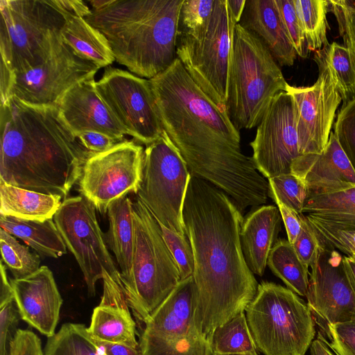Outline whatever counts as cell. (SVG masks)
Here are the masks:
<instances>
[{
	"instance_id": "cell-1",
	"label": "cell",
	"mask_w": 355,
	"mask_h": 355,
	"mask_svg": "<svg viewBox=\"0 0 355 355\" xmlns=\"http://www.w3.org/2000/svg\"><path fill=\"white\" fill-rule=\"evenodd\" d=\"M149 81L162 128L191 174L226 193L242 213L266 203L268 181L242 152L227 109L197 85L178 58Z\"/></svg>"
},
{
	"instance_id": "cell-14",
	"label": "cell",
	"mask_w": 355,
	"mask_h": 355,
	"mask_svg": "<svg viewBox=\"0 0 355 355\" xmlns=\"http://www.w3.org/2000/svg\"><path fill=\"white\" fill-rule=\"evenodd\" d=\"M94 87L127 135L146 146L161 136L164 129L148 79L109 67Z\"/></svg>"
},
{
	"instance_id": "cell-36",
	"label": "cell",
	"mask_w": 355,
	"mask_h": 355,
	"mask_svg": "<svg viewBox=\"0 0 355 355\" xmlns=\"http://www.w3.org/2000/svg\"><path fill=\"white\" fill-rule=\"evenodd\" d=\"M320 244L355 258V225L331 221L312 214H304Z\"/></svg>"
},
{
	"instance_id": "cell-34",
	"label": "cell",
	"mask_w": 355,
	"mask_h": 355,
	"mask_svg": "<svg viewBox=\"0 0 355 355\" xmlns=\"http://www.w3.org/2000/svg\"><path fill=\"white\" fill-rule=\"evenodd\" d=\"M44 355H104L83 324L67 322L48 338Z\"/></svg>"
},
{
	"instance_id": "cell-47",
	"label": "cell",
	"mask_w": 355,
	"mask_h": 355,
	"mask_svg": "<svg viewBox=\"0 0 355 355\" xmlns=\"http://www.w3.org/2000/svg\"><path fill=\"white\" fill-rule=\"evenodd\" d=\"M8 355H44L40 338L28 329H17L11 338Z\"/></svg>"
},
{
	"instance_id": "cell-37",
	"label": "cell",
	"mask_w": 355,
	"mask_h": 355,
	"mask_svg": "<svg viewBox=\"0 0 355 355\" xmlns=\"http://www.w3.org/2000/svg\"><path fill=\"white\" fill-rule=\"evenodd\" d=\"M0 245L2 261L15 279L28 277L41 267L40 256L37 252H31L28 247L19 243L14 236L2 228Z\"/></svg>"
},
{
	"instance_id": "cell-19",
	"label": "cell",
	"mask_w": 355,
	"mask_h": 355,
	"mask_svg": "<svg viewBox=\"0 0 355 355\" xmlns=\"http://www.w3.org/2000/svg\"><path fill=\"white\" fill-rule=\"evenodd\" d=\"M94 77L69 89L56 106L76 137L85 132H98L121 141L127 135L95 90Z\"/></svg>"
},
{
	"instance_id": "cell-21",
	"label": "cell",
	"mask_w": 355,
	"mask_h": 355,
	"mask_svg": "<svg viewBox=\"0 0 355 355\" xmlns=\"http://www.w3.org/2000/svg\"><path fill=\"white\" fill-rule=\"evenodd\" d=\"M238 24L261 41L278 64L291 67L294 64L297 54L275 0H247Z\"/></svg>"
},
{
	"instance_id": "cell-26",
	"label": "cell",
	"mask_w": 355,
	"mask_h": 355,
	"mask_svg": "<svg viewBox=\"0 0 355 355\" xmlns=\"http://www.w3.org/2000/svg\"><path fill=\"white\" fill-rule=\"evenodd\" d=\"M62 198L0 182V214L21 219L44 221L52 219Z\"/></svg>"
},
{
	"instance_id": "cell-25",
	"label": "cell",
	"mask_w": 355,
	"mask_h": 355,
	"mask_svg": "<svg viewBox=\"0 0 355 355\" xmlns=\"http://www.w3.org/2000/svg\"><path fill=\"white\" fill-rule=\"evenodd\" d=\"M0 226L21 239L41 257L58 258L67 254V247L53 218L40 221L0 214Z\"/></svg>"
},
{
	"instance_id": "cell-31",
	"label": "cell",
	"mask_w": 355,
	"mask_h": 355,
	"mask_svg": "<svg viewBox=\"0 0 355 355\" xmlns=\"http://www.w3.org/2000/svg\"><path fill=\"white\" fill-rule=\"evenodd\" d=\"M208 338L212 354L258 355L244 312L216 327Z\"/></svg>"
},
{
	"instance_id": "cell-6",
	"label": "cell",
	"mask_w": 355,
	"mask_h": 355,
	"mask_svg": "<svg viewBox=\"0 0 355 355\" xmlns=\"http://www.w3.org/2000/svg\"><path fill=\"white\" fill-rule=\"evenodd\" d=\"M1 64L12 73L44 62L62 41L71 15L58 0H0Z\"/></svg>"
},
{
	"instance_id": "cell-48",
	"label": "cell",
	"mask_w": 355,
	"mask_h": 355,
	"mask_svg": "<svg viewBox=\"0 0 355 355\" xmlns=\"http://www.w3.org/2000/svg\"><path fill=\"white\" fill-rule=\"evenodd\" d=\"M83 146L92 153L106 151L120 141L98 132H85L78 137Z\"/></svg>"
},
{
	"instance_id": "cell-4",
	"label": "cell",
	"mask_w": 355,
	"mask_h": 355,
	"mask_svg": "<svg viewBox=\"0 0 355 355\" xmlns=\"http://www.w3.org/2000/svg\"><path fill=\"white\" fill-rule=\"evenodd\" d=\"M184 0H110L85 20L106 38L115 60L151 79L177 58Z\"/></svg>"
},
{
	"instance_id": "cell-39",
	"label": "cell",
	"mask_w": 355,
	"mask_h": 355,
	"mask_svg": "<svg viewBox=\"0 0 355 355\" xmlns=\"http://www.w3.org/2000/svg\"><path fill=\"white\" fill-rule=\"evenodd\" d=\"M162 236L178 265L181 280L193 275L194 271V257L193 249L187 236L160 225Z\"/></svg>"
},
{
	"instance_id": "cell-38",
	"label": "cell",
	"mask_w": 355,
	"mask_h": 355,
	"mask_svg": "<svg viewBox=\"0 0 355 355\" xmlns=\"http://www.w3.org/2000/svg\"><path fill=\"white\" fill-rule=\"evenodd\" d=\"M268 181V196L295 211L303 214L310 191L306 184L293 173L271 177Z\"/></svg>"
},
{
	"instance_id": "cell-32",
	"label": "cell",
	"mask_w": 355,
	"mask_h": 355,
	"mask_svg": "<svg viewBox=\"0 0 355 355\" xmlns=\"http://www.w3.org/2000/svg\"><path fill=\"white\" fill-rule=\"evenodd\" d=\"M139 344L141 355H212L209 338L198 331L166 339L143 330Z\"/></svg>"
},
{
	"instance_id": "cell-9",
	"label": "cell",
	"mask_w": 355,
	"mask_h": 355,
	"mask_svg": "<svg viewBox=\"0 0 355 355\" xmlns=\"http://www.w3.org/2000/svg\"><path fill=\"white\" fill-rule=\"evenodd\" d=\"M245 311L264 355H305L314 340L315 320L307 303L279 284L261 282Z\"/></svg>"
},
{
	"instance_id": "cell-15",
	"label": "cell",
	"mask_w": 355,
	"mask_h": 355,
	"mask_svg": "<svg viewBox=\"0 0 355 355\" xmlns=\"http://www.w3.org/2000/svg\"><path fill=\"white\" fill-rule=\"evenodd\" d=\"M250 145L252 161L263 176L268 179L291 173L293 162L301 155L291 94L282 92L272 98Z\"/></svg>"
},
{
	"instance_id": "cell-13",
	"label": "cell",
	"mask_w": 355,
	"mask_h": 355,
	"mask_svg": "<svg viewBox=\"0 0 355 355\" xmlns=\"http://www.w3.org/2000/svg\"><path fill=\"white\" fill-rule=\"evenodd\" d=\"M144 148L133 140H123L110 149L92 154L78 180L80 194L101 214L116 200L139 188Z\"/></svg>"
},
{
	"instance_id": "cell-51",
	"label": "cell",
	"mask_w": 355,
	"mask_h": 355,
	"mask_svg": "<svg viewBox=\"0 0 355 355\" xmlns=\"http://www.w3.org/2000/svg\"><path fill=\"white\" fill-rule=\"evenodd\" d=\"M58 2L66 12L73 16L85 18L91 12V9L83 1L58 0Z\"/></svg>"
},
{
	"instance_id": "cell-55",
	"label": "cell",
	"mask_w": 355,
	"mask_h": 355,
	"mask_svg": "<svg viewBox=\"0 0 355 355\" xmlns=\"http://www.w3.org/2000/svg\"><path fill=\"white\" fill-rule=\"evenodd\" d=\"M110 0H90L89 3L92 7V10H99L110 3Z\"/></svg>"
},
{
	"instance_id": "cell-40",
	"label": "cell",
	"mask_w": 355,
	"mask_h": 355,
	"mask_svg": "<svg viewBox=\"0 0 355 355\" xmlns=\"http://www.w3.org/2000/svg\"><path fill=\"white\" fill-rule=\"evenodd\" d=\"M334 134L355 171V98L342 106Z\"/></svg>"
},
{
	"instance_id": "cell-27",
	"label": "cell",
	"mask_w": 355,
	"mask_h": 355,
	"mask_svg": "<svg viewBox=\"0 0 355 355\" xmlns=\"http://www.w3.org/2000/svg\"><path fill=\"white\" fill-rule=\"evenodd\" d=\"M60 35L62 41L80 56L99 68L107 67L115 60L105 36L84 17L70 15Z\"/></svg>"
},
{
	"instance_id": "cell-20",
	"label": "cell",
	"mask_w": 355,
	"mask_h": 355,
	"mask_svg": "<svg viewBox=\"0 0 355 355\" xmlns=\"http://www.w3.org/2000/svg\"><path fill=\"white\" fill-rule=\"evenodd\" d=\"M291 170L306 184L310 196L355 187V171L334 132L330 133L328 144L321 153L299 156L293 162Z\"/></svg>"
},
{
	"instance_id": "cell-53",
	"label": "cell",
	"mask_w": 355,
	"mask_h": 355,
	"mask_svg": "<svg viewBox=\"0 0 355 355\" xmlns=\"http://www.w3.org/2000/svg\"><path fill=\"white\" fill-rule=\"evenodd\" d=\"M234 19L238 24L243 14L246 0H227Z\"/></svg>"
},
{
	"instance_id": "cell-5",
	"label": "cell",
	"mask_w": 355,
	"mask_h": 355,
	"mask_svg": "<svg viewBox=\"0 0 355 355\" xmlns=\"http://www.w3.org/2000/svg\"><path fill=\"white\" fill-rule=\"evenodd\" d=\"M288 83L269 50L253 33L236 24L230 59L226 109L237 128L258 125L272 98Z\"/></svg>"
},
{
	"instance_id": "cell-30",
	"label": "cell",
	"mask_w": 355,
	"mask_h": 355,
	"mask_svg": "<svg viewBox=\"0 0 355 355\" xmlns=\"http://www.w3.org/2000/svg\"><path fill=\"white\" fill-rule=\"evenodd\" d=\"M267 265L288 288L300 296H306L309 282V268L288 240L277 241L270 252Z\"/></svg>"
},
{
	"instance_id": "cell-41",
	"label": "cell",
	"mask_w": 355,
	"mask_h": 355,
	"mask_svg": "<svg viewBox=\"0 0 355 355\" xmlns=\"http://www.w3.org/2000/svg\"><path fill=\"white\" fill-rule=\"evenodd\" d=\"M288 36L298 55L306 58L307 42L297 17L293 0H275Z\"/></svg>"
},
{
	"instance_id": "cell-35",
	"label": "cell",
	"mask_w": 355,
	"mask_h": 355,
	"mask_svg": "<svg viewBox=\"0 0 355 355\" xmlns=\"http://www.w3.org/2000/svg\"><path fill=\"white\" fill-rule=\"evenodd\" d=\"M293 3L309 50H320L328 44L326 17L329 10L328 1L293 0Z\"/></svg>"
},
{
	"instance_id": "cell-10",
	"label": "cell",
	"mask_w": 355,
	"mask_h": 355,
	"mask_svg": "<svg viewBox=\"0 0 355 355\" xmlns=\"http://www.w3.org/2000/svg\"><path fill=\"white\" fill-rule=\"evenodd\" d=\"M236 21L227 0H215L207 24L195 33L180 31L176 55L197 85L226 108L233 34Z\"/></svg>"
},
{
	"instance_id": "cell-50",
	"label": "cell",
	"mask_w": 355,
	"mask_h": 355,
	"mask_svg": "<svg viewBox=\"0 0 355 355\" xmlns=\"http://www.w3.org/2000/svg\"><path fill=\"white\" fill-rule=\"evenodd\" d=\"M92 338L104 355H141L139 348Z\"/></svg>"
},
{
	"instance_id": "cell-49",
	"label": "cell",
	"mask_w": 355,
	"mask_h": 355,
	"mask_svg": "<svg viewBox=\"0 0 355 355\" xmlns=\"http://www.w3.org/2000/svg\"><path fill=\"white\" fill-rule=\"evenodd\" d=\"M275 202L277 205L282 219L284 223L288 241L291 244H293L301 229L300 214L281 202L278 200H275Z\"/></svg>"
},
{
	"instance_id": "cell-8",
	"label": "cell",
	"mask_w": 355,
	"mask_h": 355,
	"mask_svg": "<svg viewBox=\"0 0 355 355\" xmlns=\"http://www.w3.org/2000/svg\"><path fill=\"white\" fill-rule=\"evenodd\" d=\"M135 247L131 274L123 283L127 303L144 324L181 281L159 223L139 199L133 202Z\"/></svg>"
},
{
	"instance_id": "cell-42",
	"label": "cell",
	"mask_w": 355,
	"mask_h": 355,
	"mask_svg": "<svg viewBox=\"0 0 355 355\" xmlns=\"http://www.w3.org/2000/svg\"><path fill=\"white\" fill-rule=\"evenodd\" d=\"M215 0H184L180 10L183 31L195 33L202 29L209 19Z\"/></svg>"
},
{
	"instance_id": "cell-3",
	"label": "cell",
	"mask_w": 355,
	"mask_h": 355,
	"mask_svg": "<svg viewBox=\"0 0 355 355\" xmlns=\"http://www.w3.org/2000/svg\"><path fill=\"white\" fill-rule=\"evenodd\" d=\"M0 182L67 198L93 153L64 121L57 106L15 97L1 103Z\"/></svg>"
},
{
	"instance_id": "cell-22",
	"label": "cell",
	"mask_w": 355,
	"mask_h": 355,
	"mask_svg": "<svg viewBox=\"0 0 355 355\" xmlns=\"http://www.w3.org/2000/svg\"><path fill=\"white\" fill-rule=\"evenodd\" d=\"M243 218L240 231L241 245L245 262L253 274L262 276L270 252L277 241L282 216L278 207H254Z\"/></svg>"
},
{
	"instance_id": "cell-52",
	"label": "cell",
	"mask_w": 355,
	"mask_h": 355,
	"mask_svg": "<svg viewBox=\"0 0 355 355\" xmlns=\"http://www.w3.org/2000/svg\"><path fill=\"white\" fill-rule=\"evenodd\" d=\"M328 345V343L319 334L311 344V355H334Z\"/></svg>"
},
{
	"instance_id": "cell-28",
	"label": "cell",
	"mask_w": 355,
	"mask_h": 355,
	"mask_svg": "<svg viewBox=\"0 0 355 355\" xmlns=\"http://www.w3.org/2000/svg\"><path fill=\"white\" fill-rule=\"evenodd\" d=\"M87 330L97 340L135 348L139 346L136 338V323L128 309L99 304L93 311Z\"/></svg>"
},
{
	"instance_id": "cell-2",
	"label": "cell",
	"mask_w": 355,
	"mask_h": 355,
	"mask_svg": "<svg viewBox=\"0 0 355 355\" xmlns=\"http://www.w3.org/2000/svg\"><path fill=\"white\" fill-rule=\"evenodd\" d=\"M182 217L194 257V326L209 338L245 311L259 284L241 248L242 212L226 193L191 174Z\"/></svg>"
},
{
	"instance_id": "cell-7",
	"label": "cell",
	"mask_w": 355,
	"mask_h": 355,
	"mask_svg": "<svg viewBox=\"0 0 355 355\" xmlns=\"http://www.w3.org/2000/svg\"><path fill=\"white\" fill-rule=\"evenodd\" d=\"M96 210L92 202L80 194L64 199L53 220L80 266L88 295H95L96 282L102 279L103 293L99 304L129 310L121 272L108 251Z\"/></svg>"
},
{
	"instance_id": "cell-16",
	"label": "cell",
	"mask_w": 355,
	"mask_h": 355,
	"mask_svg": "<svg viewBox=\"0 0 355 355\" xmlns=\"http://www.w3.org/2000/svg\"><path fill=\"white\" fill-rule=\"evenodd\" d=\"M311 269L305 297L315 322L326 332L330 324L355 320V288L343 256L320 245Z\"/></svg>"
},
{
	"instance_id": "cell-46",
	"label": "cell",
	"mask_w": 355,
	"mask_h": 355,
	"mask_svg": "<svg viewBox=\"0 0 355 355\" xmlns=\"http://www.w3.org/2000/svg\"><path fill=\"white\" fill-rule=\"evenodd\" d=\"M21 319L15 299L0 302V355H8L9 336Z\"/></svg>"
},
{
	"instance_id": "cell-24",
	"label": "cell",
	"mask_w": 355,
	"mask_h": 355,
	"mask_svg": "<svg viewBox=\"0 0 355 355\" xmlns=\"http://www.w3.org/2000/svg\"><path fill=\"white\" fill-rule=\"evenodd\" d=\"M109 227L105 233L109 249L120 268L122 283L130 276L135 247L133 202L126 196L114 201L107 211Z\"/></svg>"
},
{
	"instance_id": "cell-29",
	"label": "cell",
	"mask_w": 355,
	"mask_h": 355,
	"mask_svg": "<svg viewBox=\"0 0 355 355\" xmlns=\"http://www.w3.org/2000/svg\"><path fill=\"white\" fill-rule=\"evenodd\" d=\"M314 60L329 71L343 105L355 98V51L336 42L328 43L315 51Z\"/></svg>"
},
{
	"instance_id": "cell-11",
	"label": "cell",
	"mask_w": 355,
	"mask_h": 355,
	"mask_svg": "<svg viewBox=\"0 0 355 355\" xmlns=\"http://www.w3.org/2000/svg\"><path fill=\"white\" fill-rule=\"evenodd\" d=\"M191 173L166 132L146 146L137 198L159 224L187 236L182 210Z\"/></svg>"
},
{
	"instance_id": "cell-18",
	"label": "cell",
	"mask_w": 355,
	"mask_h": 355,
	"mask_svg": "<svg viewBox=\"0 0 355 355\" xmlns=\"http://www.w3.org/2000/svg\"><path fill=\"white\" fill-rule=\"evenodd\" d=\"M10 281L21 319L46 337L53 336L62 298L52 271L42 266L28 277Z\"/></svg>"
},
{
	"instance_id": "cell-44",
	"label": "cell",
	"mask_w": 355,
	"mask_h": 355,
	"mask_svg": "<svg viewBox=\"0 0 355 355\" xmlns=\"http://www.w3.org/2000/svg\"><path fill=\"white\" fill-rule=\"evenodd\" d=\"M300 217L301 229L292 245L300 259L309 268L316 260L320 245L306 216L300 214Z\"/></svg>"
},
{
	"instance_id": "cell-12",
	"label": "cell",
	"mask_w": 355,
	"mask_h": 355,
	"mask_svg": "<svg viewBox=\"0 0 355 355\" xmlns=\"http://www.w3.org/2000/svg\"><path fill=\"white\" fill-rule=\"evenodd\" d=\"M1 103L10 97L36 105H54L77 83L94 77L100 69L62 41L41 64L12 73L1 64Z\"/></svg>"
},
{
	"instance_id": "cell-54",
	"label": "cell",
	"mask_w": 355,
	"mask_h": 355,
	"mask_svg": "<svg viewBox=\"0 0 355 355\" xmlns=\"http://www.w3.org/2000/svg\"><path fill=\"white\" fill-rule=\"evenodd\" d=\"M343 261L349 279L355 288V258L343 256Z\"/></svg>"
},
{
	"instance_id": "cell-33",
	"label": "cell",
	"mask_w": 355,
	"mask_h": 355,
	"mask_svg": "<svg viewBox=\"0 0 355 355\" xmlns=\"http://www.w3.org/2000/svg\"><path fill=\"white\" fill-rule=\"evenodd\" d=\"M303 214L355 225V187L336 193L310 196Z\"/></svg>"
},
{
	"instance_id": "cell-56",
	"label": "cell",
	"mask_w": 355,
	"mask_h": 355,
	"mask_svg": "<svg viewBox=\"0 0 355 355\" xmlns=\"http://www.w3.org/2000/svg\"><path fill=\"white\" fill-rule=\"evenodd\" d=\"M212 355H248V354H212Z\"/></svg>"
},
{
	"instance_id": "cell-45",
	"label": "cell",
	"mask_w": 355,
	"mask_h": 355,
	"mask_svg": "<svg viewBox=\"0 0 355 355\" xmlns=\"http://www.w3.org/2000/svg\"><path fill=\"white\" fill-rule=\"evenodd\" d=\"M326 334L329 345L338 355H355V320L330 324Z\"/></svg>"
},
{
	"instance_id": "cell-43",
	"label": "cell",
	"mask_w": 355,
	"mask_h": 355,
	"mask_svg": "<svg viewBox=\"0 0 355 355\" xmlns=\"http://www.w3.org/2000/svg\"><path fill=\"white\" fill-rule=\"evenodd\" d=\"M345 46L355 51V0L328 1Z\"/></svg>"
},
{
	"instance_id": "cell-23",
	"label": "cell",
	"mask_w": 355,
	"mask_h": 355,
	"mask_svg": "<svg viewBox=\"0 0 355 355\" xmlns=\"http://www.w3.org/2000/svg\"><path fill=\"white\" fill-rule=\"evenodd\" d=\"M193 276L181 280L145 322L144 331L174 339L197 331L193 321Z\"/></svg>"
},
{
	"instance_id": "cell-17",
	"label": "cell",
	"mask_w": 355,
	"mask_h": 355,
	"mask_svg": "<svg viewBox=\"0 0 355 355\" xmlns=\"http://www.w3.org/2000/svg\"><path fill=\"white\" fill-rule=\"evenodd\" d=\"M315 83L309 87L288 84L286 92L293 98L300 153H321L326 148L335 114L342 98L329 71L318 66Z\"/></svg>"
}]
</instances>
